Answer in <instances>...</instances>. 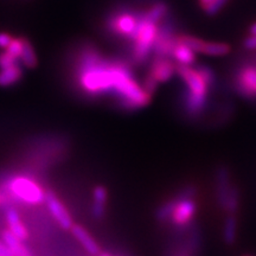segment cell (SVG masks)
Here are the masks:
<instances>
[{
    "label": "cell",
    "instance_id": "1",
    "mask_svg": "<svg viewBox=\"0 0 256 256\" xmlns=\"http://www.w3.org/2000/svg\"><path fill=\"white\" fill-rule=\"evenodd\" d=\"M8 190L14 198L26 204L36 206L46 202V192L43 188L37 182L24 176L12 178L8 183Z\"/></svg>",
    "mask_w": 256,
    "mask_h": 256
},
{
    "label": "cell",
    "instance_id": "2",
    "mask_svg": "<svg viewBox=\"0 0 256 256\" xmlns=\"http://www.w3.org/2000/svg\"><path fill=\"white\" fill-rule=\"evenodd\" d=\"M194 194H196V188L188 186L174 200V212L171 216V220L174 226H188L194 218L197 210V203L194 200Z\"/></svg>",
    "mask_w": 256,
    "mask_h": 256
},
{
    "label": "cell",
    "instance_id": "3",
    "mask_svg": "<svg viewBox=\"0 0 256 256\" xmlns=\"http://www.w3.org/2000/svg\"><path fill=\"white\" fill-rule=\"evenodd\" d=\"M176 72L183 78L188 87V90L191 94L206 98L208 92H209V86L206 84V82L204 81V78H202L196 68H191L190 66H184V64L178 63L176 66Z\"/></svg>",
    "mask_w": 256,
    "mask_h": 256
},
{
    "label": "cell",
    "instance_id": "4",
    "mask_svg": "<svg viewBox=\"0 0 256 256\" xmlns=\"http://www.w3.org/2000/svg\"><path fill=\"white\" fill-rule=\"evenodd\" d=\"M46 203L48 208H49L50 214L56 220V222L60 224V228L64 230H69L72 228L74 223L69 211L66 210V208L63 206L62 202L58 200V197L52 191H46Z\"/></svg>",
    "mask_w": 256,
    "mask_h": 256
},
{
    "label": "cell",
    "instance_id": "5",
    "mask_svg": "<svg viewBox=\"0 0 256 256\" xmlns=\"http://www.w3.org/2000/svg\"><path fill=\"white\" fill-rule=\"evenodd\" d=\"M236 90L240 95L252 98L256 94V68L244 66L240 70L234 82Z\"/></svg>",
    "mask_w": 256,
    "mask_h": 256
},
{
    "label": "cell",
    "instance_id": "6",
    "mask_svg": "<svg viewBox=\"0 0 256 256\" xmlns=\"http://www.w3.org/2000/svg\"><path fill=\"white\" fill-rule=\"evenodd\" d=\"M232 188L234 184H232L228 168L220 166L216 171V198L217 203L222 210L226 209Z\"/></svg>",
    "mask_w": 256,
    "mask_h": 256
},
{
    "label": "cell",
    "instance_id": "7",
    "mask_svg": "<svg viewBox=\"0 0 256 256\" xmlns=\"http://www.w3.org/2000/svg\"><path fill=\"white\" fill-rule=\"evenodd\" d=\"M176 72V66L168 57H153L150 72L159 82H168Z\"/></svg>",
    "mask_w": 256,
    "mask_h": 256
},
{
    "label": "cell",
    "instance_id": "8",
    "mask_svg": "<svg viewBox=\"0 0 256 256\" xmlns=\"http://www.w3.org/2000/svg\"><path fill=\"white\" fill-rule=\"evenodd\" d=\"M72 232L76 238V240L81 243V246L86 249V252H87L88 254H90L92 256L100 255V247H98V242L92 238L90 234L83 228L82 226L74 224L72 228Z\"/></svg>",
    "mask_w": 256,
    "mask_h": 256
},
{
    "label": "cell",
    "instance_id": "9",
    "mask_svg": "<svg viewBox=\"0 0 256 256\" xmlns=\"http://www.w3.org/2000/svg\"><path fill=\"white\" fill-rule=\"evenodd\" d=\"M6 222H8V230L16 238H18L22 241H25L28 238V232L26 226L22 222L20 216L16 209H8L6 211Z\"/></svg>",
    "mask_w": 256,
    "mask_h": 256
},
{
    "label": "cell",
    "instance_id": "10",
    "mask_svg": "<svg viewBox=\"0 0 256 256\" xmlns=\"http://www.w3.org/2000/svg\"><path fill=\"white\" fill-rule=\"evenodd\" d=\"M184 110L190 116H200L206 107V98L191 94L186 90L184 94Z\"/></svg>",
    "mask_w": 256,
    "mask_h": 256
},
{
    "label": "cell",
    "instance_id": "11",
    "mask_svg": "<svg viewBox=\"0 0 256 256\" xmlns=\"http://www.w3.org/2000/svg\"><path fill=\"white\" fill-rule=\"evenodd\" d=\"M2 241L8 244V247L12 252L14 256H34L32 252L25 247L23 241L16 238L10 230H6V232H2Z\"/></svg>",
    "mask_w": 256,
    "mask_h": 256
},
{
    "label": "cell",
    "instance_id": "12",
    "mask_svg": "<svg viewBox=\"0 0 256 256\" xmlns=\"http://www.w3.org/2000/svg\"><path fill=\"white\" fill-rule=\"evenodd\" d=\"M23 72L19 63H16L8 68L0 69V87H10L16 84L22 78Z\"/></svg>",
    "mask_w": 256,
    "mask_h": 256
},
{
    "label": "cell",
    "instance_id": "13",
    "mask_svg": "<svg viewBox=\"0 0 256 256\" xmlns=\"http://www.w3.org/2000/svg\"><path fill=\"white\" fill-rule=\"evenodd\" d=\"M94 204H92V216L95 218H102L104 215V206L107 202V190L104 186H96L92 192Z\"/></svg>",
    "mask_w": 256,
    "mask_h": 256
},
{
    "label": "cell",
    "instance_id": "14",
    "mask_svg": "<svg viewBox=\"0 0 256 256\" xmlns=\"http://www.w3.org/2000/svg\"><path fill=\"white\" fill-rule=\"evenodd\" d=\"M172 57L177 60L179 64H184V66H190L194 62L196 57H194V51L191 50L190 48H188L184 44L178 43L176 44L172 51Z\"/></svg>",
    "mask_w": 256,
    "mask_h": 256
},
{
    "label": "cell",
    "instance_id": "15",
    "mask_svg": "<svg viewBox=\"0 0 256 256\" xmlns=\"http://www.w3.org/2000/svg\"><path fill=\"white\" fill-rule=\"evenodd\" d=\"M236 234H238V218L236 215H229L223 226L224 242L229 246L234 244L236 241Z\"/></svg>",
    "mask_w": 256,
    "mask_h": 256
},
{
    "label": "cell",
    "instance_id": "16",
    "mask_svg": "<svg viewBox=\"0 0 256 256\" xmlns=\"http://www.w3.org/2000/svg\"><path fill=\"white\" fill-rule=\"evenodd\" d=\"M19 60H20L22 63H23L25 66H28V68H34V66H37L36 54H34V48H32L31 43L28 42V38L23 37V50H22Z\"/></svg>",
    "mask_w": 256,
    "mask_h": 256
},
{
    "label": "cell",
    "instance_id": "17",
    "mask_svg": "<svg viewBox=\"0 0 256 256\" xmlns=\"http://www.w3.org/2000/svg\"><path fill=\"white\" fill-rule=\"evenodd\" d=\"M230 51V46L224 43H206L203 54L209 56H224Z\"/></svg>",
    "mask_w": 256,
    "mask_h": 256
},
{
    "label": "cell",
    "instance_id": "18",
    "mask_svg": "<svg viewBox=\"0 0 256 256\" xmlns=\"http://www.w3.org/2000/svg\"><path fill=\"white\" fill-rule=\"evenodd\" d=\"M178 42L184 44V46H186L188 48H190L194 52H203L204 46H206V42L192 36H178Z\"/></svg>",
    "mask_w": 256,
    "mask_h": 256
},
{
    "label": "cell",
    "instance_id": "19",
    "mask_svg": "<svg viewBox=\"0 0 256 256\" xmlns=\"http://www.w3.org/2000/svg\"><path fill=\"white\" fill-rule=\"evenodd\" d=\"M198 247H200V240H198V236H194L183 248H179L174 256H196Z\"/></svg>",
    "mask_w": 256,
    "mask_h": 256
},
{
    "label": "cell",
    "instance_id": "20",
    "mask_svg": "<svg viewBox=\"0 0 256 256\" xmlns=\"http://www.w3.org/2000/svg\"><path fill=\"white\" fill-rule=\"evenodd\" d=\"M174 202H176L174 200H168L159 208L158 212H156V217H158L159 220H171L172 212H174Z\"/></svg>",
    "mask_w": 256,
    "mask_h": 256
},
{
    "label": "cell",
    "instance_id": "21",
    "mask_svg": "<svg viewBox=\"0 0 256 256\" xmlns=\"http://www.w3.org/2000/svg\"><path fill=\"white\" fill-rule=\"evenodd\" d=\"M228 2V0H210L206 5H203L204 12L208 16H215L218 14V11Z\"/></svg>",
    "mask_w": 256,
    "mask_h": 256
},
{
    "label": "cell",
    "instance_id": "22",
    "mask_svg": "<svg viewBox=\"0 0 256 256\" xmlns=\"http://www.w3.org/2000/svg\"><path fill=\"white\" fill-rule=\"evenodd\" d=\"M197 72L200 74L202 78H204V81L206 82V84L209 86V87H214L216 83V76H215V72L211 70L209 66H197Z\"/></svg>",
    "mask_w": 256,
    "mask_h": 256
},
{
    "label": "cell",
    "instance_id": "23",
    "mask_svg": "<svg viewBox=\"0 0 256 256\" xmlns=\"http://www.w3.org/2000/svg\"><path fill=\"white\" fill-rule=\"evenodd\" d=\"M22 50H23V37L22 38H14L10 46L6 48V51L11 55H14V57L19 58L20 57Z\"/></svg>",
    "mask_w": 256,
    "mask_h": 256
},
{
    "label": "cell",
    "instance_id": "24",
    "mask_svg": "<svg viewBox=\"0 0 256 256\" xmlns=\"http://www.w3.org/2000/svg\"><path fill=\"white\" fill-rule=\"evenodd\" d=\"M16 63H19V58L8 54V51L0 54V69L8 68V66H14Z\"/></svg>",
    "mask_w": 256,
    "mask_h": 256
},
{
    "label": "cell",
    "instance_id": "25",
    "mask_svg": "<svg viewBox=\"0 0 256 256\" xmlns=\"http://www.w3.org/2000/svg\"><path fill=\"white\" fill-rule=\"evenodd\" d=\"M142 86H144V89H145V90L148 92L150 95H152L153 92H156V87H158V81L153 78L151 74H147L146 78H144Z\"/></svg>",
    "mask_w": 256,
    "mask_h": 256
},
{
    "label": "cell",
    "instance_id": "26",
    "mask_svg": "<svg viewBox=\"0 0 256 256\" xmlns=\"http://www.w3.org/2000/svg\"><path fill=\"white\" fill-rule=\"evenodd\" d=\"M12 40H14V38L10 36V34H0V48H2V49H6V48L10 46Z\"/></svg>",
    "mask_w": 256,
    "mask_h": 256
},
{
    "label": "cell",
    "instance_id": "27",
    "mask_svg": "<svg viewBox=\"0 0 256 256\" xmlns=\"http://www.w3.org/2000/svg\"><path fill=\"white\" fill-rule=\"evenodd\" d=\"M243 46L248 50H255L256 49V36L248 37L247 40L243 42Z\"/></svg>",
    "mask_w": 256,
    "mask_h": 256
},
{
    "label": "cell",
    "instance_id": "28",
    "mask_svg": "<svg viewBox=\"0 0 256 256\" xmlns=\"http://www.w3.org/2000/svg\"><path fill=\"white\" fill-rule=\"evenodd\" d=\"M0 256H14L4 241H0Z\"/></svg>",
    "mask_w": 256,
    "mask_h": 256
},
{
    "label": "cell",
    "instance_id": "29",
    "mask_svg": "<svg viewBox=\"0 0 256 256\" xmlns=\"http://www.w3.org/2000/svg\"><path fill=\"white\" fill-rule=\"evenodd\" d=\"M250 34H252V36H256V23L252 24L250 26Z\"/></svg>",
    "mask_w": 256,
    "mask_h": 256
},
{
    "label": "cell",
    "instance_id": "30",
    "mask_svg": "<svg viewBox=\"0 0 256 256\" xmlns=\"http://www.w3.org/2000/svg\"><path fill=\"white\" fill-rule=\"evenodd\" d=\"M210 2V0H200V4H202V6H203V5H206V2Z\"/></svg>",
    "mask_w": 256,
    "mask_h": 256
},
{
    "label": "cell",
    "instance_id": "31",
    "mask_svg": "<svg viewBox=\"0 0 256 256\" xmlns=\"http://www.w3.org/2000/svg\"><path fill=\"white\" fill-rule=\"evenodd\" d=\"M98 256H112V255L108 254V252H104V254H101V255H98Z\"/></svg>",
    "mask_w": 256,
    "mask_h": 256
},
{
    "label": "cell",
    "instance_id": "32",
    "mask_svg": "<svg viewBox=\"0 0 256 256\" xmlns=\"http://www.w3.org/2000/svg\"><path fill=\"white\" fill-rule=\"evenodd\" d=\"M0 202H2V196H0Z\"/></svg>",
    "mask_w": 256,
    "mask_h": 256
},
{
    "label": "cell",
    "instance_id": "33",
    "mask_svg": "<svg viewBox=\"0 0 256 256\" xmlns=\"http://www.w3.org/2000/svg\"><path fill=\"white\" fill-rule=\"evenodd\" d=\"M244 256H247V255H244Z\"/></svg>",
    "mask_w": 256,
    "mask_h": 256
}]
</instances>
